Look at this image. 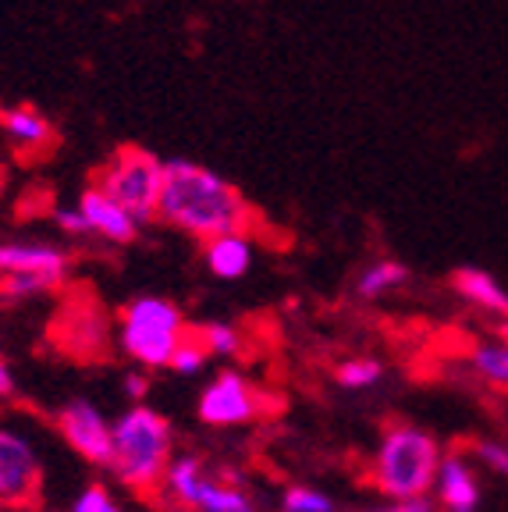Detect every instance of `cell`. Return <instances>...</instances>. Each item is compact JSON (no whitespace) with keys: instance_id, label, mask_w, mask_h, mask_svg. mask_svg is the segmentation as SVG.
Wrapping results in <instances>:
<instances>
[{"instance_id":"52a82bcc","label":"cell","mask_w":508,"mask_h":512,"mask_svg":"<svg viewBox=\"0 0 508 512\" xmlns=\"http://www.w3.org/2000/svg\"><path fill=\"white\" fill-rule=\"evenodd\" d=\"M57 431H61V438L68 441L86 463L111 466V452H114L111 420H107L89 399L64 402V406L57 409Z\"/></svg>"},{"instance_id":"7a4b0ae2","label":"cell","mask_w":508,"mask_h":512,"mask_svg":"<svg viewBox=\"0 0 508 512\" xmlns=\"http://www.w3.org/2000/svg\"><path fill=\"white\" fill-rule=\"evenodd\" d=\"M114 434V452L107 470L125 484L128 491L139 495H153L160 491V480L167 473V463L175 459V434L171 424L157 409L146 402H135L121 416L111 420Z\"/></svg>"},{"instance_id":"ac0fdd59","label":"cell","mask_w":508,"mask_h":512,"mask_svg":"<svg viewBox=\"0 0 508 512\" xmlns=\"http://www.w3.org/2000/svg\"><path fill=\"white\" fill-rule=\"evenodd\" d=\"M409 281V267L398 260H374L370 267H363L356 278V296L359 299H381L395 288H402Z\"/></svg>"},{"instance_id":"5bb4252c","label":"cell","mask_w":508,"mask_h":512,"mask_svg":"<svg viewBox=\"0 0 508 512\" xmlns=\"http://www.w3.org/2000/svg\"><path fill=\"white\" fill-rule=\"evenodd\" d=\"M452 288L466 299L469 306H477L484 313H494V317H508V292L491 271L484 267H459L452 274Z\"/></svg>"},{"instance_id":"8fae6325","label":"cell","mask_w":508,"mask_h":512,"mask_svg":"<svg viewBox=\"0 0 508 512\" xmlns=\"http://www.w3.org/2000/svg\"><path fill=\"white\" fill-rule=\"evenodd\" d=\"M68 253L50 242H0V274H54L68 278Z\"/></svg>"},{"instance_id":"44dd1931","label":"cell","mask_w":508,"mask_h":512,"mask_svg":"<svg viewBox=\"0 0 508 512\" xmlns=\"http://www.w3.org/2000/svg\"><path fill=\"white\" fill-rule=\"evenodd\" d=\"M199 342L210 356H221V360H231L242 352V331L235 324H224V320H210L203 328H196Z\"/></svg>"},{"instance_id":"d6986e66","label":"cell","mask_w":508,"mask_h":512,"mask_svg":"<svg viewBox=\"0 0 508 512\" xmlns=\"http://www.w3.org/2000/svg\"><path fill=\"white\" fill-rule=\"evenodd\" d=\"M469 367L477 370L487 384L508 388V342H480L469 352Z\"/></svg>"},{"instance_id":"cb8c5ba5","label":"cell","mask_w":508,"mask_h":512,"mask_svg":"<svg viewBox=\"0 0 508 512\" xmlns=\"http://www.w3.org/2000/svg\"><path fill=\"white\" fill-rule=\"evenodd\" d=\"M281 512H338L334 498L310 484H292L281 498Z\"/></svg>"},{"instance_id":"7c38bea8","label":"cell","mask_w":508,"mask_h":512,"mask_svg":"<svg viewBox=\"0 0 508 512\" xmlns=\"http://www.w3.org/2000/svg\"><path fill=\"white\" fill-rule=\"evenodd\" d=\"M54 335H61V349L75 352V356H93L96 349H104L107 342V317L96 306H79L68 310L61 317V331L54 328Z\"/></svg>"},{"instance_id":"2e32d148","label":"cell","mask_w":508,"mask_h":512,"mask_svg":"<svg viewBox=\"0 0 508 512\" xmlns=\"http://www.w3.org/2000/svg\"><path fill=\"white\" fill-rule=\"evenodd\" d=\"M0 125H4V136L22 150H40L54 143V125L36 107H8L0 114Z\"/></svg>"},{"instance_id":"1f68e13d","label":"cell","mask_w":508,"mask_h":512,"mask_svg":"<svg viewBox=\"0 0 508 512\" xmlns=\"http://www.w3.org/2000/svg\"><path fill=\"white\" fill-rule=\"evenodd\" d=\"M445 512H448V509H445Z\"/></svg>"},{"instance_id":"4fadbf2b","label":"cell","mask_w":508,"mask_h":512,"mask_svg":"<svg viewBox=\"0 0 508 512\" xmlns=\"http://www.w3.org/2000/svg\"><path fill=\"white\" fill-rule=\"evenodd\" d=\"M203 260H207L210 274L221 281H239L253 267V242L246 239V232L217 235V239L203 242Z\"/></svg>"},{"instance_id":"30bf717a","label":"cell","mask_w":508,"mask_h":512,"mask_svg":"<svg viewBox=\"0 0 508 512\" xmlns=\"http://www.w3.org/2000/svg\"><path fill=\"white\" fill-rule=\"evenodd\" d=\"M437 502L448 512H477L480 509V480L473 473V466L466 463V456L459 452H445L441 466L434 477Z\"/></svg>"},{"instance_id":"f546056e","label":"cell","mask_w":508,"mask_h":512,"mask_svg":"<svg viewBox=\"0 0 508 512\" xmlns=\"http://www.w3.org/2000/svg\"><path fill=\"white\" fill-rule=\"evenodd\" d=\"M15 392H18L15 367H11V363H8V356H0V402H8Z\"/></svg>"},{"instance_id":"83f0119b","label":"cell","mask_w":508,"mask_h":512,"mask_svg":"<svg viewBox=\"0 0 508 512\" xmlns=\"http://www.w3.org/2000/svg\"><path fill=\"white\" fill-rule=\"evenodd\" d=\"M374 512H437V505L430 495H413V498H391L384 509H374Z\"/></svg>"},{"instance_id":"9a60e30c","label":"cell","mask_w":508,"mask_h":512,"mask_svg":"<svg viewBox=\"0 0 508 512\" xmlns=\"http://www.w3.org/2000/svg\"><path fill=\"white\" fill-rule=\"evenodd\" d=\"M207 484V466L199 456H175L167 463V473L160 480V491L167 495V502H175L178 509L196 512L199 491Z\"/></svg>"},{"instance_id":"3957f363","label":"cell","mask_w":508,"mask_h":512,"mask_svg":"<svg viewBox=\"0 0 508 512\" xmlns=\"http://www.w3.org/2000/svg\"><path fill=\"white\" fill-rule=\"evenodd\" d=\"M441 445L416 424H388L370 459V480L384 498L430 495L441 466Z\"/></svg>"},{"instance_id":"4316f807","label":"cell","mask_w":508,"mask_h":512,"mask_svg":"<svg viewBox=\"0 0 508 512\" xmlns=\"http://www.w3.org/2000/svg\"><path fill=\"white\" fill-rule=\"evenodd\" d=\"M54 224L61 228L64 235H72V239H86V235H93V232H89L86 214L79 210V203H75V207H57L54 210Z\"/></svg>"},{"instance_id":"8992f818","label":"cell","mask_w":508,"mask_h":512,"mask_svg":"<svg viewBox=\"0 0 508 512\" xmlns=\"http://www.w3.org/2000/svg\"><path fill=\"white\" fill-rule=\"evenodd\" d=\"M196 413L207 427L249 424V420L260 416V392H256L239 370H221V374L203 388Z\"/></svg>"},{"instance_id":"4dcf8cb0","label":"cell","mask_w":508,"mask_h":512,"mask_svg":"<svg viewBox=\"0 0 508 512\" xmlns=\"http://www.w3.org/2000/svg\"><path fill=\"white\" fill-rule=\"evenodd\" d=\"M498 338H501V342H508V317H501V324H498Z\"/></svg>"},{"instance_id":"d4e9b609","label":"cell","mask_w":508,"mask_h":512,"mask_svg":"<svg viewBox=\"0 0 508 512\" xmlns=\"http://www.w3.org/2000/svg\"><path fill=\"white\" fill-rule=\"evenodd\" d=\"M473 456H477V463L487 466L491 473L508 477V445L491 441V438H480V441H473Z\"/></svg>"},{"instance_id":"277c9868","label":"cell","mask_w":508,"mask_h":512,"mask_svg":"<svg viewBox=\"0 0 508 512\" xmlns=\"http://www.w3.org/2000/svg\"><path fill=\"white\" fill-rule=\"evenodd\" d=\"M185 317L178 303L164 296H135L118 317V345L139 367H167L171 352L185 335Z\"/></svg>"},{"instance_id":"9c48e42d","label":"cell","mask_w":508,"mask_h":512,"mask_svg":"<svg viewBox=\"0 0 508 512\" xmlns=\"http://www.w3.org/2000/svg\"><path fill=\"white\" fill-rule=\"evenodd\" d=\"M79 210L86 214L89 232H93L96 239L111 242V246H128V242L139 235V221H135L125 207H118L100 185H86V189H82Z\"/></svg>"},{"instance_id":"f1b7e54d","label":"cell","mask_w":508,"mask_h":512,"mask_svg":"<svg viewBox=\"0 0 508 512\" xmlns=\"http://www.w3.org/2000/svg\"><path fill=\"white\" fill-rule=\"evenodd\" d=\"M121 392H125V399L135 402H143L146 395H150V377L143 374V370H132V374H125V381H121Z\"/></svg>"},{"instance_id":"7402d4cb","label":"cell","mask_w":508,"mask_h":512,"mask_svg":"<svg viewBox=\"0 0 508 512\" xmlns=\"http://www.w3.org/2000/svg\"><path fill=\"white\" fill-rule=\"evenodd\" d=\"M64 281L54 274H0V296L4 299H29L40 292H54Z\"/></svg>"},{"instance_id":"ffe728a7","label":"cell","mask_w":508,"mask_h":512,"mask_svg":"<svg viewBox=\"0 0 508 512\" xmlns=\"http://www.w3.org/2000/svg\"><path fill=\"white\" fill-rule=\"evenodd\" d=\"M384 377V363L374 360V356H352V360H342L334 367V381L349 388V392H366V388H374L381 384Z\"/></svg>"},{"instance_id":"6da1fadb","label":"cell","mask_w":508,"mask_h":512,"mask_svg":"<svg viewBox=\"0 0 508 512\" xmlns=\"http://www.w3.org/2000/svg\"><path fill=\"white\" fill-rule=\"evenodd\" d=\"M253 207L228 178L210 171L207 164L185 157L164 160V189H160L157 221L171 224L192 239L207 242L217 235L249 232Z\"/></svg>"},{"instance_id":"5b68a950","label":"cell","mask_w":508,"mask_h":512,"mask_svg":"<svg viewBox=\"0 0 508 512\" xmlns=\"http://www.w3.org/2000/svg\"><path fill=\"white\" fill-rule=\"evenodd\" d=\"M93 185H100L143 228V224L157 221L160 189H164V160L153 157L143 146H121V150L111 153V160H107L104 168H100Z\"/></svg>"},{"instance_id":"484cf974","label":"cell","mask_w":508,"mask_h":512,"mask_svg":"<svg viewBox=\"0 0 508 512\" xmlns=\"http://www.w3.org/2000/svg\"><path fill=\"white\" fill-rule=\"evenodd\" d=\"M72 512H125L114 495L104 488V484H89L86 491H79V498L72 502Z\"/></svg>"},{"instance_id":"603a6c76","label":"cell","mask_w":508,"mask_h":512,"mask_svg":"<svg viewBox=\"0 0 508 512\" xmlns=\"http://www.w3.org/2000/svg\"><path fill=\"white\" fill-rule=\"evenodd\" d=\"M207 360H210V352L203 349L199 335L189 328L182 335V342H178V349L171 352V363H167V367L175 370V374H182V377H192V374H199V370L207 367Z\"/></svg>"},{"instance_id":"ba28073f","label":"cell","mask_w":508,"mask_h":512,"mask_svg":"<svg viewBox=\"0 0 508 512\" xmlns=\"http://www.w3.org/2000/svg\"><path fill=\"white\" fill-rule=\"evenodd\" d=\"M43 480V466L36 448L25 434L0 427V502L22 505L36 498Z\"/></svg>"},{"instance_id":"e0dca14e","label":"cell","mask_w":508,"mask_h":512,"mask_svg":"<svg viewBox=\"0 0 508 512\" xmlns=\"http://www.w3.org/2000/svg\"><path fill=\"white\" fill-rule=\"evenodd\" d=\"M196 512H256V505L239 484V473L221 470V477H207V484L199 491Z\"/></svg>"}]
</instances>
